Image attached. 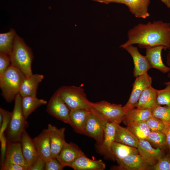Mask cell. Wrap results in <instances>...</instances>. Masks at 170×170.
<instances>
[{"label":"cell","instance_id":"1","mask_svg":"<svg viewBox=\"0 0 170 170\" xmlns=\"http://www.w3.org/2000/svg\"><path fill=\"white\" fill-rule=\"evenodd\" d=\"M128 40L120 46L123 48L138 44L140 47L162 45L170 49V23L162 20L140 23L130 29Z\"/></svg>","mask_w":170,"mask_h":170},{"label":"cell","instance_id":"2","mask_svg":"<svg viewBox=\"0 0 170 170\" xmlns=\"http://www.w3.org/2000/svg\"><path fill=\"white\" fill-rule=\"evenodd\" d=\"M10 56L11 65L20 71L25 76L32 74L31 65L33 54L32 50L24 40L17 34Z\"/></svg>","mask_w":170,"mask_h":170},{"label":"cell","instance_id":"3","mask_svg":"<svg viewBox=\"0 0 170 170\" xmlns=\"http://www.w3.org/2000/svg\"><path fill=\"white\" fill-rule=\"evenodd\" d=\"M25 77L20 71L11 65L0 76L2 95L7 102L14 100Z\"/></svg>","mask_w":170,"mask_h":170},{"label":"cell","instance_id":"4","mask_svg":"<svg viewBox=\"0 0 170 170\" xmlns=\"http://www.w3.org/2000/svg\"><path fill=\"white\" fill-rule=\"evenodd\" d=\"M22 97L19 93L16 96L10 121L7 128V138L12 142L20 141L27 125L21 106Z\"/></svg>","mask_w":170,"mask_h":170},{"label":"cell","instance_id":"5","mask_svg":"<svg viewBox=\"0 0 170 170\" xmlns=\"http://www.w3.org/2000/svg\"><path fill=\"white\" fill-rule=\"evenodd\" d=\"M56 91L70 110H90L91 102L88 99L84 90L82 87L64 86Z\"/></svg>","mask_w":170,"mask_h":170},{"label":"cell","instance_id":"6","mask_svg":"<svg viewBox=\"0 0 170 170\" xmlns=\"http://www.w3.org/2000/svg\"><path fill=\"white\" fill-rule=\"evenodd\" d=\"M91 108L102 116L108 123L120 124L122 122L125 111L120 104H111L102 100L93 103L91 102Z\"/></svg>","mask_w":170,"mask_h":170},{"label":"cell","instance_id":"7","mask_svg":"<svg viewBox=\"0 0 170 170\" xmlns=\"http://www.w3.org/2000/svg\"><path fill=\"white\" fill-rule=\"evenodd\" d=\"M107 123L102 116L91 108L85 125L84 135L93 138L97 145L100 144L102 141Z\"/></svg>","mask_w":170,"mask_h":170},{"label":"cell","instance_id":"8","mask_svg":"<svg viewBox=\"0 0 170 170\" xmlns=\"http://www.w3.org/2000/svg\"><path fill=\"white\" fill-rule=\"evenodd\" d=\"M46 111L57 119L69 124L70 110L57 91L50 98Z\"/></svg>","mask_w":170,"mask_h":170},{"label":"cell","instance_id":"9","mask_svg":"<svg viewBox=\"0 0 170 170\" xmlns=\"http://www.w3.org/2000/svg\"><path fill=\"white\" fill-rule=\"evenodd\" d=\"M152 78L146 73L136 77L129 99L123 106L125 113L136 107L139 97L144 90L151 86Z\"/></svg>","mask_w":170,"mask_h":170},{"label":"cell","instance_id":"10","mask_svg":"<svg viewBox=\"0 0 170 170\" xmlns=\"http://www.w3.org/2000/svg\"><path fill=\"white\" fill-rule=\"evenodd\" d=\"M137 148L139 154L152 167L165 155V150L153 147L147 140L145 139L139 140Z\"/></svg>","mask_w":170,"mask_h":170},{"label":"cell","instance_id":"11","mask_svg":"<svg viewBox=\"0 0 170 170\" xmlns=\"http://www.w3.org/2000/svg\"><path fill=\"white\" fill-rule=\"evenodd\" d=\"M47 129L51 145L52 158L56 159L66 143L65 139V128H58L54 125L49 124Z\"/></svg>","mask_w":170,"mask_h":170},{"label":"cell","instance_id":"12","mask_svg":"<svg viewBox=\"0 0 170 170\" xmlns=\"http://www.w3.org/2000/svg\"><path fill=\"white\" fill-rule=\"evenodd\" d=\"M117 124L107 123L105 130L102 143L97 145L98 151L105 157L114 159L115 158L111 150L112 143L115 141V136Z\"/></svg>","mask_w":170,"mask_h":170},{"label":"cell","instance_id":"13","mask_svg":"<svg viewBox=\"0 0 170 170\" xmlns=\"http://www.w3.org/2000/svg\"><path fill=\"white\" fill-rule=\"evenodd\" d=\"M124 49L130 54L133 58L134 65L133 71L134 77L147 73L148 71L152 68L145 56L142 55L137 47L130 45Z\"/></svg>","mask_w":170,"mask_h":170},{"label":"cell","instance_id":"14","mask_svg":"<svg viewBox=\"0 0 170 170\" xmlns=\"http://www.w3.org/2000/svg\"><path fill=\"white\" fill-rule=\"evenodd\" d=\"M10 163L20 165L28 170L29 166L23 155L20 141L12 142L8 140L5 160L2 166Z\"/></svg>","mask_w":170,"mask_h":170},{"label":"cell","instance_id":"15","mask_svg":"<svg viewBox=\"0 0 170 170\" xmlns=\"http://www.w3.org/2000/svg\"><path fill=\"white\" fill-rule=\"evenodd\" d=\"M116 161L119 164L117 168L120 170H152V167L149 165L139 154L130 155Z\"/></svg>","mask_w":170,"mask_h":170},{"label":"cell","instance_id":"16","mask_svg":"<svg viewBox=\"0 0 170 170\" xmlns=\"http://www.w3.org/2000/svg\"><path fill=\"white\" fill-rule=\"evenodd\" d=\"M84 154L75 144L66 142L56 159L64 167H70L77 159Z\"/></svg>","mask_w":170,"mask_h":170},{"label":"cell","instance_id":"17","mask_svg":"<svg viewBox=\"0 0 170 170\" xmlns=\"http://www.w3.org/2000/svg\"><path fill=\"white\" fill-rule=\"evenodd\" d=\"M20 142L23 155L29 168L34 165L40 156L35 147L33 139L26 131L22 134Z\"/></svg>","mask_w":170,"mask_h":170},{"label":"cell","instance_id":"18","mask_svg":"<svg viewBox=\"0 0 170 170\" xmlns=\"http://www.w3.org/2000/svg\"><path fill=\"white\" fill-rule=\"evenodd\" d=\"M145 56L152 68L156 69L163 73L170 71V68L163 63L161 56L162 50L166 49L162 45L148 47L146 48Z\"/></svg>","mask_w":170,"mask_h":170},{"label":"cell","instance_id":"19","mask_svg":"<svg viewBox=\"0 0 170 170\" xmlns=\"http://www.w3.org/2000/svg\"><path fill=\"white\" fill-rule=\"evenodd\" d=\"M39 156L46 162L52 158L51 145L47 129H43L37 137L33 139Z\"/></svg>","mask_w":170,"mask_h":170},{"label":"cell","instance_id":"20","mask_svg":"<svg viewBox=\"0 0 170 170\" xmlns=\"http://www.w3.org/2000/svg\"><path fill=\"white\" fill-rule=\"evenodd\" d=\"M43 78V75L38 74H32L29 76H25L19 91L21 96H36L38 86Z\"/></svg>","mask_w":170,"mask_h":170},{"label":"cell","instance_id":"21","mask_svg":"<svg viewBox=\"0 0 170 170\" xmlns=\"http://www.w3.org/2000/svg\"><path fill=\"white\" fill-rule=\"evenodd\" d=\"M90 110L77 109L70 110V125L76 133L84 134V129Z\"/></svg>","mask_w":170,"mask_h":170},{"label":"cell","instance_id":"22","mask_svg":"<svg viewBox=\"0 0 170 170\" xmlns=\"http://www.w3.org/2000/svg\"><path fill=\"white\" fill-rule=\"evenodd\" d=\"M157 90L151 86L145 89L139 97L136 107L152 110L160 105L157 101Z\"/></svg>","mask_w":170,"mask_h":170},{"label":"cell","instance_id":"23","mask_svg":"<svg viewBox=\"0 0 170 170\" xmlns=\"http://www.w3.org/2000/svg\"><path fill=\"white\" fill-rule=\"evenodd\" d=\"M70 167L74 170H103L106 166L102 160H92L84 155L75 160Z\"/></svg>","mask_w":170,"mask_h":170},{"label":"cell","instance_id":"24","mask_svg":"<svg viewBox=\"0 0 170 170\" xmlns=\"http://www.w3.org/2000/svg\"><path fill=\"white\" fill-rule=\"evenodd\" d=\"M150 0H124L123 4L135 17L145 19L149 17L148 8Z\"/></svg>","mask_w":170,"mask_h":170},{"label":"cell","instance_id":"25","mask_svg":"<svg viewBox=\"0 0 170 170\" xmlns=\"http://www.w3.org/2000/svg\"><path fill=\"white\" fill-rule=\"evenodd\" d=\"M115 141L137 148L139 140L127 127L117 124L115 136Z\"/></svg>","mask_w":170,"mask_h":170},{"label":"cell","instance_id":"26","mask_svg":"<svg viewBox=\"0 0 170 170\" xmlns=\"http://www.w3.org/2000/svg\"><path fill=\"white\" fill-rule=\"evenodd\" d=\"M152 115V111L150 110L141 109L135 107L125 113L122 122L127 126L131 123L146 121Z\"/></svg>","mask_w":170,"mask_h":170},{"label":"cell","instance_id":"27","mask_svg":"<svg viewBox=\"0 0 170 170\" xmlns=\"http://www.w3.org/2000/svg\"><path fill=\"white\" fill-rule=\"evenodd\" d=\"M47 103L45 100L38 99L37 96L22 97L21 106L25 119L26 120L30 115L38 107L45 105Z\"/></svg>","mask_w":170,"mask_h":170},{"label":"cell","instance_id":"28","mask_svg":"<svg viewBox=\"0 0 170 170\" xmlns=\"http://www.w3.org/2000/svg\"><path fill=\"white\" fill-rule=\"evenodd\" d=\"M111 150L116 160L122 159L130 155L139 154L137 148L115 141L112 144Z\"/></svg>","mask_w":170,"mask_h":170},{"label":"cell","instance_id":"29","mask_svg":"<svg viewBox=\"0 0 170 170\" xmlns=\"http://www.w3.org/2000/svg\"><path fill=\"white\" fill-rule=\"evenodd\" d=\"M16 35L13 29L8 32L0 34V52L10 54Z\"/></svg>","mask_w":170,"mask_h":170},{"label":"cell","instance_id":"30","mask_svg":"<svg viewBox=\"0 0 170 170\" xmlns=\"http://www.w3.org/2000/svg\"><path fill=\"white\" fill-rule=\"evenodd\" d=\"M127 128L139 140H146L151 131L145 121L131 123Z\"/></svg>","mask_w":170,"mask_h":170},{"label":"cell","instance_id":"31","mask_svg":"<svg viewBox=\"0 0 170 170\" xmlns=\"http://www.w3.org/2000/svg\"><path fill=\"white\" fill-rule=\"evenodd\" d=\"M146 140L154 147L166 151V137L162 131H150Z\"/></svg>","mask_w":170,"mask_h":170},{"label":"cell","instance_id":"32","mask_svg":"<svg viewBox=\"0 0 170 170\" xmlns=\"http://www.w3.org/2000/svg\"><path fill=\"white\" fill-rule=\"evenodd\" d=\"M151 111L152 115L162 121L165 126L170 125V106L159 105Z\"/></svg>","mask_w":170,"mask_h":170},{"label":"cell","instance_id":"33","mask_svg":"<svg viewBox=\"0 0 170 170\" xmlns=\"http://www.w3.org/2000/svg\"><path fill=\"white\" fill-rule=\"evenodd\" d=\"M165 85L164 88L157 90V101L160 105L170 106V84Z\"/></svg>","mask_w":170,"mask_h":170},{"label":"cell","instance_id":"34","mask_svg":"<svg viewBox=\"0 0 170 170\" xmlns=\"http://www.w3.org/2000/svg\"><path fill=\"white\" fill-rule=\"evenodd\" d=\"M151 131H162L165 127L160 119L152 115L146 121Z\"/></svg>","mask_w":170,"mask_h":170},{"label":"cell","instance_id":"35","mask_svg":"<svg viewBox=\"0 0 170 170\" xmlns=\"http://www.w3.org/2000/svg\"><path fill=\"white\" fill-rule=\"evenodd\" d=\"M152 170H170V153L167 152V154L152 167Z\"/></svg>","mask_w":170,"mask_h":170},{"label":"cell","instance_id":"36","mask_svg":"<svg viewBox=\"0 0 170 170\" xmlns=\"http://www.w3.org/2000/svg\"><path fill=\"white\" fill-rule=\"evenodd\" d=\"M0 112L3 115V122L0 127V137L4 134V131L7 129L10 120L11 112L5 110L2 108H0Z\"/></svg>","mask_w":170,"mask_h":170},{"label":"cell","instance_id":"37","mask_svg":"<svg viewBox=\"0 0 170 170\" xmlns=\"http://www.w3.org/2000/svg\"><path fill=\"white\" fill-rule=\"evenodd\" d=\"M11 65L10 55L0 52V76Z\"/></svg>","mask_w":170,"mask_h":170},{"label":"cell","instance_id":"38","mask_svg":"<svg viewBox=\"0 0 170 170\" xmlns=\"http://www.w3.org/2000/svg\"><path fill=\"white\" fill-rule=\"evenodd\" d=\"M64 167L56 159L51 158L45 162V170H62Z\"/></svg>","mask_w":170,"mask_h":170},{"label":"cell","instance_id":"39","mask_svg":"<svg viewBox=\"0 0 170 170\" xmlns=\"http://www.w3.org/2000/svg\"><path fill=\"white\" fill-rule=\"evenodd\" d=\"M1 142V166L4 164L6 155L8 139L3 134L0 137Z\"/></svg>","mask_w":170,"mask_h":170},{"label":"cell","instance_id":"40","mask_svg":"<svg viewBox=\"0 0 170 170\" xmlns=\"http://www.w3.org/2000/svg\"><path fill=\"white\" fill-rule=\"evenodd\" d=\"M45 161L39 156L34 165L28 170H44L45 169Z\"/></svg>","mask_w":170,"mask_h":170},{"label":"cell","instance_id":"41","mask_svg":"<svg viewBox=\"0 0 170 170\" xmlns=\"http://www.w3.org/2000/svg\"><path fill=\"white\" fill-rule=\"evenodd\" d=\"M1 170H28L26 167L19 164L10 163L1 166Z\"/></svg>","mask_w":170,"mask_h":170},{"label":"cell","instance_id":"42","mask_svg":"<svg viewBox=\"0 0 170 170\" xmlns=\"http://www.w3.org/2000/svg\"><path fill=\"white\" fill-rule=\"evenodd\" d=\"M162 132L166 139L167 151L170 153V125L166 126Z\"/></svg>","mask_w":170,"mask_h":170},{"label":"cell","instance_id":"43","mask_svg":"<svg viewBox=\"0 0 170 170\" xmlns=\"http://www.w3.org/2000/svg\"><path fill=\"white\" fill-rule=\"evenodd\" d=\"M93 1L104 3L105 4H109L112 3H115L123 4L124 0H92Z\"/></svg>","mask_w":170,"mask_h":170},{"label":"cell","instance_id":"44","mask_svg":"<svg viewBox=\"0 0 170 170\" xmlns=\"http://www.w3.org/2000/svg\"><path fill=\"white\" fill-rule=\"evenodd\" d=\"M164 3L168 8H170V0H160Z\"/></svg>","mask_w":170,"mask_h":170},{"label":"cell","instance_id":"45","mask_svg":"<svg viewBox=\"0 0 170 170\" xmlns=\"http://www.w3.org/2000/svg\"><path fill=\"white\" fill-rule=\"evenodd\" d=\"M3 115L0 112V127H1L3 122Z\"/></svg>","mask_w":170,"mask_h":170},{"label":"cell","instance_id":"46","mask_svg":"<svg viewBox=\"0 0 170 170\" xmlns=\"http://www.w3.org/2000/svg\"><path fill=\"white\" fill-rule=\"evenodd\" d=\"M168 57H169V60L170 62V55ZM170 84V81H169L168 82H165L164 84Z\"/></svg>","mask_w":170,"mask_h":170}]
</instances>
